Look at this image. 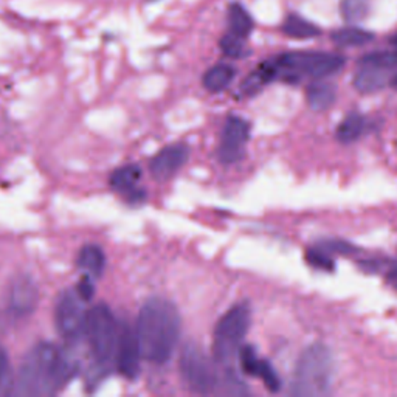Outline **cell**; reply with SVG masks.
I'll use <instances>...</instances> for the list:
<instances>
[{
    "label": "cell",
    "mask_w": 397,
    "mask_h": 397,
    "mask_svg": "<svg viewBox=\"0 0 397 397\" xmlns=\"http://www.w3.org/2000/svg\"><path fill=\"white\" fill-rule=\"evenodd\" d=\"M390 82H391V86H393V87H394V89L397 90V75L394 76V78H393V80H391Z\"/></svg>",
    "instance_id": "34"
},
{
    "label": "cell",
    "mask_w": 397,
    "mask_h": 397,
    "mask_svg": "<svg viewBox=\"0 0 397 397\" xmlns=\"http://www.w3.org/2000/svg\"><path fill=\"white\" fill-rule=\"evenodd\" d=\"M76 266H78L82 272L92 278H99L104 272L106 267V255L101 247L95 244H87L84 246L76 258Z\"/></svg>",
    "instance_id": "15"
},
{
    "label": "cell",
    "mask_w": 397,
    "mask_h": 397,
    "mask_svg": "<svg viewBox=\"0 0 397 397\" xmlns=\"http://www.w3.org/2000/svg\"><path fill=\"white\" fill-rule=\"evenodd\" d=\"M141 179V170L138 165L129 163L120 166L118 170H115L111 175V187L118 191L123 192L128 196L129 200L132 202H141L145 200L146 194L143 190H138V182Z\"/></svg>",
    "instance_id": "13"
},
{
    "label": "cell",
    "mask_w": 397,
    "mask_h": 397,
    "mask_svg": "<svg viewBox=\"0 0 397 397\" xmlns=\"http://www.w3.org/2000/svg\"><path fill=\"white\" fill-rule=\"evenodd\" d=\"M39 301V289L31 276L19 275L16 276L8 289V310L14 317L23 318L35 312Z\"/></svg>",
    "instance_id": "11"
},
{
    "label": "cell",
    "mask_w": 397,
    "mask_h": 397,
    "mask_svg": "<svg viewBox=\"0 0 397 397\" xmlns=\"http://www.w3.org/2000/svg\"><path fill=\"white\" fill-rule=\"evenodd\" d=\"M360 65H376L391 70L397 65V52H379L369 53L360 59Z\"/></svg>",
    "instance_id": "28"
},
{
    "label": "cell",
    "mask_w": 397,
    "mask_h": 397,
    "mask_svg": "<svg viewBox=\"0 0 397 397\" xmlns=\"http://www.w3.org/2000/svg\"><path fill=\"white\" fill-rule=\"evenodd\" d=\"M318 247L325 249L326 251L332 253H339V255H352L356 253L357 249L352 246V244L346 242V241H340V239H327V241H322L318 244Z\"/></svg>",
    "instance_id": "30"
},
{
    "label": "cell",
    "mask_w": 397,
    "mask_h": 397,
    "mask_svg": "<svg viewBox=\"0 0 397 397\" xmlns=\"http://www.w3.org/2000/svg\"><path fill=\"white\" fill-rule=\"evenodd\" d=\"M386 281L390 283V285L393 287V289L397 290V267H393L390 272L386 273Z\"/></svg>",
    "instance_id": "32"
},
{
    "label": "cell",
    "mask_w": 397,
    "mask_h": 397,
    "mask_svg": "<svg viewBox=\"0 0 397 397\" xmlns=\"http://www.w3.org/2000/svg\"><path fill=\"white\" fill-rule=\"evenodd\" d=\"M239 356H241V368L244 373L249 376L255 374V369L259 363V357H258L256 351L253 349L251 346H244L239 352Z\"/></svg>",
    "instance_id": "29"
},
{
    "label": "cell",
    "mask_w": 397,
    "mask_h": 397,
    "mask_svg": "<svg viewBox=\"0 0 397 397\" xmlns=\"http://www.w3.org/2000/svg\"><path fill=\"white\" fill-rule=\"evenodd\" d=\"M76 369V359L69 351L42 342L23 357L14 393L21 396L55 394L70 382Z\"/></svg>",
    "instance_id": "1"
},
{
    "label": "cell",
    "mask_w": 397,
    "mask_h": 397,
    "mask_svg": "<svg viewBox=\"0 0 397 397\" xmlns=\"http://www.w3.org/2000/svg\"><path fill=\"white\" fill-rule=\"evenodd\" d=\"M369 0H342L340 2V13L343 19L349 23L361 22L369 14Z\"/></svg>",
    "instance_id": "23"
},
{
    "label": "cell",
    "mask_w": 397,
    "mask_h": 397,
    "mask_svg": "<svg viewBox=\"0 0 397 397\" xmlns=\"http://www.w3.org/2000/svg\"><path fill=\"white\" fill-rule=\"evenodd\" d=\"M228 22H230L232 35L242 39L247 38L255 27L250 13L241 4H232L228 6Z\"/></svg>",
    "instance_id": "20"
},
{
    "label": "cell",
    "mask_w": 397,
    "mask_h": 397,
    "mask_svg": "<svg viewBox=\"0 0 397 397\" xmlns=\"http://www.w3.org/2000/svg\"><path fill=\"white\" fill-rule=\"evenodd\" d=\"M332 40L340 47H361L374 39L373 33L361 28H342L332 33Z\"/></svg>",
    "instance_id": "22"
},
{
    "label": "cell",
    "mask_w": 397,
    "mask_h": 397,
    "mask_svg": "<svg viewBox=\"0 0 397 397\" xmlns=\"http://www.w3.org/2000/svg\"><path fill=\"white\" fill-rule=\"evenodd\" d=\"M278 78V67L275 61H268L261 64L255 72H251L246 81L241 84V94L246 97H251L258 94V92L267 86L268 82Z\"/></svg>",
    "instance_id": "16"
},
{
    "label": "cell",
    "mask_w": 397,
    "mask_h": 397,
    "mask_svg": "<svg viewBox=\"0 0 397 397\" xmlns=\"http://www.w3.org/2000/svg\"><path fill=\"white\" fill-rule=\"evenodd\" d=\"M368 128V120L363 115L352 112L344 120L339 124L337 128V138H339L342 143H354L357 141L363 134L366 132Z\"/></svg>",
    "instance_id": "18"
},
{
    "label": "cell",
    "mask_w": 397,
    "mask_h": 397,
    "mask_svg": "<svg viewBox=\"0 0 397 397\" xmlns=\"http://www.w3.org/2000/svg\"><path fill=\"white\" fill-rule=\"evenodd\" d=\"M219 47H221L222 53L228 58L233 59H239V58H246L249 55V50L246 47V44L242 42V38H238L234 35H225L221 42H219Z\"/></svg>",
    "instance_id": "27"
},
{
    "label": "cell",
    "mask_w": 397,
    "mask_h": 397,
    "mask_svg": "<svg viewBox=\"0 0 397 397\" xmlns=\"http://www.w3.org/2000/svg\"><path fill=\"white\" fill-rule=\"evenodd\" d=\"M14 391V377L11 361L6 351L0 346V396H8Z\"/></svg>",
    "instance_id": "25"
},
{
    "label": "cell",
    "mask_w": 397,
    "mask_h": 397,
    "mask_svg": "<svg viewBox=\"0 0 397 397\" xmlns=\"http://www.w3.org/2000/svg\"><path fill=\"white\" fill-rule=\"evenodd\" d=\"M76 290H65L58 298L55 308V325L59 335L69 343L80 342L86 335L87 310Z\"/></svg>",
    "instance_id": "8"
},
{
    "label": "cell",
    "mask_w": 397,
    "mask_h": 397,
    "mask_svg": "<svg viewBox=\"0 0 397 397\" xmlns=\"http://www.w3.org/2000/svg\"><path fill=\"white\" fill-rule=\"evenodd\" d=\"M390 42H391V45H394V47L397 48V35H394V36L390 39Z\"/></svg>",
    "instance_id": "33"
},
{
    "label": "cell",
    "mask_w": 397,
    "mask_h": 397,
    "mask_svg": "<svg viewBox=\"0 0 397 397\" xmlns=\"http://www.w3.org/2000/svg\"><path fill=\"white\" fill-rule=\"evenodd\" d=\"M253 376L263 380L268 391L278 393L281 390V379L278 377L276 371L273 369V366L270 365L267 360L259 359V363H258V366L255 369V374H253Z\"/></svg>",
    "instance_id": "24"
},
{
    "label": "cell",
    "mask_w": 397,
    "mask_h": 397,
    "mask_svg": "<svg viewBox=\"0 0 397 397\" xmlns=\"http://www.w3.org/2000/svg\"><path fill=\"white\" fill-rule=\"evenodd\" d=\"M182 318L171 301L165 298H151L143 304L135 335H137L141 359L154 365H165L171 360L179 344Z\"/></svg>",
    "instance_id": "2"
},
{
    "label": "cell",
    "mask_w": 397,
    "mask_h": 397,
    "mask_svg": "<svg viewBox=\"0 0 397 397\" xmlns=\"http://www.w3.org/2000/svg\"><path fill=\"white\" fill-rule=\"evenodd\" d=\"M308 104L312 111L323 112L332 107L337 98V90L332 82L327 81H317L309 84L308 87Z\"/></svg>",
    "instance_id": "17"
},
{
    "label": "cell",
    "mask_w": 397,
    "mask_h": 397,
    "mask_svg": "<svg viewBox=\"0 0 397 397\" xmlns=\"http://www.w3.org/2000/svg\"><path fill=\"white\" fill-rule=\"evenodd\" d=\"M75 290L76 293H78V297L86 303V301H90L92 297L95 295V285H94V281H92V276L86 275V276H82L80 283L76 284L75 287Z\"/></svg>",
    "instance_id": "31"
},
{
    "label": "cell",
    "mask_w": 397,
    "mask_h": 397,
    "mask_svg": "<svg viewBox=\"0 0 397 397\" xmlns=\"http://www.w3.org/2000/svg\"><path fill=\"white\" fill-rule=\"evenodd\" d=\"M234 67L228 64H217L204 75V87L213 94L225 90L234 80Z\"/></svg>",
    "instance_id": "19"
},
{
    "label": "cell",
    "mask_w": 397,
    "mask_h": 397,
    "mask_svg": "<svg viewBox=\"0 0 397 397\" xmlns=\"http://www.w3.org/2000/svg\"><path fill=\"white\" fill-rule=\"evenodd\" d=\"M391 81L390 70L376 65H361V69L354 76V87L360 94H374L384 89Z\"/></svg>",
    "instance_id": "14"
},
{
    "label": "cell",
    "mask_w": 397,
    "mask_h": 397,
    "mask_svg": "<svg viewBox=\"0 0 397 397\" xmlns=\"http://www.w3.org/2000/svg\"><path fill=\"white\" fill-rule=\"evenodd\" d=\"M179 368L183 382L194 393L208 394L217 386V371L214 363L196 343H187L183 346Z\"/></svg>",
    "instance_id": "7"
},
{
    "label": "cell",
    "mask_w": 397,
    "mask_h": 397,
    "mask_svg": "<svg viewBox=\"0 0 397 397\" xmlns=\"http://www.w3.org/2000/svg\"><path fill=\"white\" fill-rule=\"evenodd\" d=\"M190 158V148L183 143H175L163 148L152 157L149 163V171L157 180L171 179L175 173L182 170Z\"/></svg>",
    "instance_id": "12"
},
{
    "label": "cell",
    "mask_w": 397,
    "mask_h": 397,
    "mask_svg": "<svg viewBox=\"0 0 397 397\" xmlns=\"http://www.w3.org/2000/svg\"><path fill=\"white\" fill-rule=\"evenodd\" d=\"M306 261L308 264L318 270H323V272H334L335 268V263L331 256V253L318 246L312 247L306 251Z\"/></svg>",
    "instance_id": "26"
},
{
    "label": "cell",
    "mask_w": 397,
    "mask_h": 397,
    "mask_svg": "<svg viewBox=\"0 0 397 397\" xmlns=\"http://www.w3.org/2000/svg\"><path fill=\"white\" fill-rule=\"evenodd\" d=\"M250 137V124L241 116L232 115L227 118L222 131L221 145H219V158L224 163H234L244 157V148Z\"/></svg>",
    "instance_id": "9"
},
{
    "label": "cell",
    "mask_w": 397,
    "mask_h": 397,
    "mask_svg": "<svg viewBox=\"0 0 397 397\" xmlns=\"http://www.w3.org/2000/svg\"><path fill=\"white\" fill-rule=\"evenodd\" d=\"M115 360L118 371L129 380L138 377L140 373V360L141 352L135 329H132L128 323L118 325V342Z\"/></svg>",
    "instance_id": "10"
},
{
    "label": "cell",
    "mask_w": 397,
    "mask_h": 397,
    "mask_svg": "<svg viewBox=\"0 0 397 397\" xmlns=\"http://www.w3.org/2000/svg\"><path fill=\"white\" fill-rule=\"evenodd\" d=\"M92 356L98 363H111L115 359L118 342V323L111 308L104 303L87 310L86 335Z\"/></svg>",
    "instance_id": "6"
},
{
    "label": "cell",
    "mask_w": 397,
    "mask_h": 397,
    "mask_svg": "<svg viewBox=\"0 0 397 397\" xmlns=\"http://www.w3.org/2000/svg\"><path fill=\"white\" fill-rule=\"evenodd\" d=\"M278 67V78L297 82L300 76L325 78L343 69L344 58L323 52H292L284 53L275 59Z\"/></svg>",
    "instance_id": "4"
},
{
    "label": "cell",
    "mask_w": 397,
    "mask_h": 397,
    "mask_svg": "<svg viewBox=\"0 0 397 397\" xmlns=\"http://www.w3.org/2000/svg\"><path fill=\"white\" fill-rule=\"evenodd\" d=\"M251 322V309L247 303H239L227 310L219 320L213 337V356L219 363H230L239 352L241 344Z\"/></svg>",
    "instance_id": "5"
},
{
    "label": "cell",
    "mask_w": 397,
    "mask_h": 397,
    "mask_svg": "<svg viewBox=\"0 0 397 397\" xmlns=\"http://www.w3.org/2000/svg\"><path fill=\"white\" fill-rule=\"evenodd\" d=\"M283 33L293 39H310L320 35V28L301 16L290 14L283 23Z\"/></svg>",
    "instance_id": "21"
},
{
    "label": "cell",
    "mask_w": 397,
    "mask_h": 397,
    "mask_svg": "<svg viewBox=\"0 0 397 397\" xmlns=\"http://www.w3.org/2000/svg\"><path fill=\"white\" fill-rule=\"evenodd\" d=\"M334 379V357L331 349L322 343L309 346L298 359L295 368V396H326L331 391Z\"/></svg>",
    "instance_id": "3"
}]
</instances>
